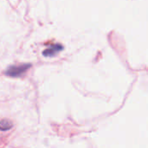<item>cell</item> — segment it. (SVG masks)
Segmentation results:
<instances>
[{
  "label": "cell",
  "mask_w": 148,
  "mask_h": 148,
  "mask_svg": "<svg viewBox=\"0 0 148 148\" xmlns=\"http://www.w3.org/2000/svg\"><path fill=\"white\" fill-rule=\"evenodd\" d=\"M31 67V64L29 63H25V64H21V65H12L7 68L5 70L4 74L7 76L16 78V77H21L29 68Z\"/></svg>",
  "instance_id": "cell-1"
},
{
  "label": "cell",
  "mask_w": 148,
  "mask_h": 148,
  "mask_svg": "<svg viewBox=\"0 0 148 148\" xmlns=\"http://www.w3.org/2000/svg\"><path fill=\"white\" fill-rule=\"evenodd\" d=\"M63 49V46L60 43H55L50 45L48 49L42 51V56L44 57H53Z\"/></svg>",
  "instance_id": "cell-2"
},
{
  "label": "cell",
  "mask_w": 148,
  "mask_h": 148,
  "mask_svg": "<svg viewBox=\"0 0 148 148\" xmlns=\"http://www.w3.org/2000/svg\"><path fill=\"white\" fill-rule=\"evenodd\" d=\"M12 127H13V125L10 121H8V120L0 121V131H3V132L8 131L10 129H11Z\"/></svg>",
  "instance_id": "cell-3"
}]
</instances>
